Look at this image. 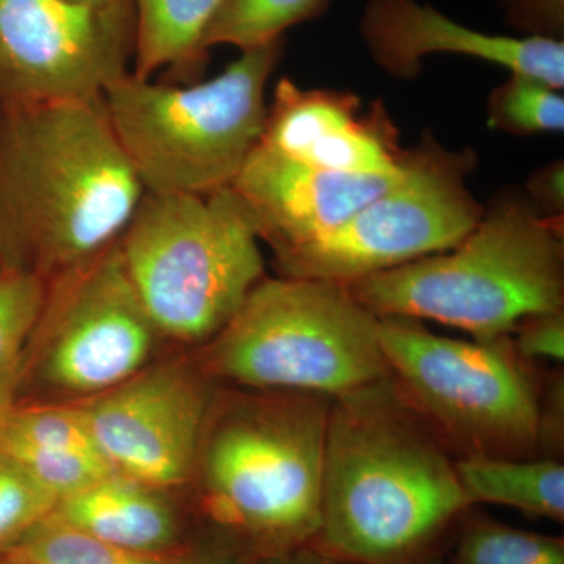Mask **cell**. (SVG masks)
Returning a JSON list of instances; mask_svg holds the SVG:
<instances>
[{
	"instance_id": "cell-15",
	"label": "cell",
	"mask_w": 564,
	"mask_h": 564,
	"mask_svg": "<svg viewBox=\"0 0 564 564\" xmlns=\"http://www.w3.org/2000/svg\"><path fill=\"white\" fill-rule=\"evenodd\" d=\"M359 32L377 65L397 79L417 77L426 55L456 54L533 77L555 90L564 85L563 40L488 35L417 0H369Z\"/></svg>"
},
{
	"instance_id": "cell-21",
	"label": "cell",
	"mask_w": 564,
	"mask_h": 564,
	"mask_svg": "<svg viewBox=\"0 0 564 564\" xmlns=\"http://www.w3.org/2000/svg\"><path fill=\"white\" fill-rule=\"evenodd\" d=\"M332 0H225L204 47L231 44L240 51L284 39L293 25L314 20L328 9Z\"/></svg>"
},
{
	"instance_id": "cell-18",
	"label": "cell",
	"mask_w": 564,
	"mask_h": 564,
	"mask_svg": "<svg viewBox=\"0 0 564 564\" xmlns=\"http://www.w3.org/2000/svg\"><path fill=\"white\" fill-rule=\"evenodd\" d=\"M455 467L470 503L503 505L563 522L564 466L556 459L467 455Z\"/></svg>"
},
{
	"instance_id": "cell-29",
	"label": "cell",
	"mask_w": 564,
	"mask_h": 564,
	"mask_svg": "<svg viewBox=\"0 0 564 564\" xmlns=\"http://www.w3.org/2000/svg\"><path fill=\"white\" fill-rule=\"evenodd\" d=\"M174 564H247L243 556L237 554L229 545L196 552V554H182Z\"/></svg>"
},
{
	"instance_id": "cell-10",
	"label": "cell",
	"mask_w": 564,
	"mask_h": 564,
	"mask_svg": "<svg viewBox=\"0 0 564 564\" xmlns=\"http://www.w3.org/2000/svg\"><path fill=\"white\" fill-rule=\"evenodd\" d=\"M159 339L120 245H111L46 282L18 403L29 395L82 402L109 391L150 366Z\"/></svg>"
},
{
	"instance_id": "cell-6",
	"label": "cell",
	"mask_w": 564,
	"mask_h": 564,
	"mask_svg": "<svg viewBox=\"0 0 564 564\" xmlns=\"http://www.w3.org/2000/svg\"><path fill=\"white\" fill-rule=\"evenodd\" d=\"M118 245L155 329L176 343H210L265 278L261 239L232 187L144 192Z\"/></svg>"
},
{
	"instance_id": "cell-24",
	"label": "cell",
	"mask_w": 564,
	"mask_h": 564,
	"mask_svg": "<svg viewBox=\"0 0 564 564\" xmlns=\"http://www.w3.org/2000/svg\"><path fill=\"white\" fill-rule=\"evenodd\" d=\"M58 500L0 454V554L54 513Z\"/></svg>"
},
{
	"instance_id": "cell-8",
	"label": "cell",
	"mask_w": 564,
	"mask_h": 564,
	"mask_svg": "<svg viewBox=\"0 0 564 564\" xmlns=\"http://www.w3.org/2000/svg\"><path fill=\"white\" fill-rule=\"evenodd\" d=\"M378 340L406 402L469 455L527 458L544 440L540 393L505 339L467 343L378 317Z\"/></svg>"
},
{
	"instance_id": "cell-17",
	"label": "cell",
	"mask_w": 564,
	"mask_h": 564,
	"mask_svg": "<svg viewBox=\"0 0 564 564\" xmlns=\"http://www.w3.org/2000/svg\"><path fill=\"white\" fill-rule=\"evenodd\" d=\"M225 0H133L135 9V76L151 79L165 69L174 79L193 84L209 63L204 39Z\"/></svg>"
},
{
	"instance_id": "cell-3",
	"label": "cell",
	"mask_w": 564,
	"mask_h": 564,
	"mask_svg": "<svg viewBox=\"0 0 564 564\" xmlns=\"http://www.w3.org/2000/svg\"><path fill=\"white\" fill-rule=\"evenodd\" d=\"M562 220L507 192L451 250L344 284L377 317L432 321L505 339L525 318L563 310Z\"/></svg>"
},
{
	"instance_id": "cell-12",
	"label": "cell",
	"mask_w": 564,
	"mask_h": 564,
	"mask_svg": "<svg viewBox=\"0 0 564 564\" xmlns=\"http://www.w3.org/2000/svg\"><path fill=\"white\" fill-rule=\"evenodd\" d=\"M204 375L192 364H150L79 402L115 473L159 491L191 480L212 408Z\"/></svg>"
},
{
	"instance_id": "cell-22",
	"label": "cell",
	"mask_w": 564,
	"mask_h": 564,
	"mask_svg": "<svg viewBox=\"0 0 564 564\" xmlns=\"http://www.w3.org/2000/svg\"><path fill=\"white\" fill-rule=\"evenodd\" d=\"M455 564H564V540L529 532L484 516H463L456 527Z\"/></svg>"
},
{
	"instance_id": "cell-14",
	"label": "cell",
	"mask_w": 564,
	"mask_h": 564,
	"mask_svg": "<svg viewBox=\"0 0 564 564\" xmlns=\"http://www.w3.org/2000/svg\"><path fill=\"white\" fill-rule=\"evenodd\" d=\"M403 170L404 163L393 174L326 172L258 143L232 188L247 204L261 242L269 245L273 254H280L343 226L391 187Z\"/></svg>"
},
{
	"instance_id": "cell-16",
	"label": "cell",
	"mask_w": 564,
	"mask_h": 564,
	"mask_svg": "<svg viewBox=\"0 0 564 564\" xmlns=\"http://www.w3.org/2000/svg\"><path fill=\"white\" fill-rule=\"evenodd\" d=\"M54 516L118 547L144 555H174L181 541L180 516L163 491L110 475L63 499Z\"/></svg>"
},
{
	"instance_id": "cell-30",
	"label": "cell",
	"mask_w": 564,
	"mask_h": 564,
	"mask_svg": "<svg viewBox=\"0 0 564 564\" xmlns=\"http://www.w3.org/2000/svg\"><path fill=\"white\" fill-rule=\"evenodd\" d=\"M68 2L79 3V6L98 7V9H107V7L133 6V0H68Z\"/></svg>"
},
{
	"instance_id": "cell-28",
	"label": "cell",
	"mask_w": 564,
	"mask_h": 564,
	"mask_svg": "<svg viewBox=\"0 0 564 564\" xmlns=\"http://www.w3.org/2000/svg\"><path fill=\"white\" fill-rule=\"evenodd\" d=\"M247 564H345L332 555L325 554L315 545L293 549L282 554L259 556Z\"/></svg>"
},
{
	"instance_id": "cell-25",
	"label": "cell",
	"mask_w": 564,
	"mask_h": 564,
	"mask_svg": "<svg viewBox=\"0 0 564 564\" xmlns=\"http://www.w3.org/2000/svg\"><path fill=\"white\" fill-rule=\"evenodd\" d=\"M518 339L513 343L516 355L527 361L563 362L564 359V313L554 311L533 315L519 323Z\"/></svg>"
},
{
	"instance_id": "cell-19",
	"label": "cell",
	"mask_w": 564,
	"mask_h": 564,
	"mask_svg": "<svg viewBox=\"0 0 564 564\" xmlns=\"http://www.w3.org/2000/svg\"><path fill=\"white\" fill-rule=\"evenodd\" d=\"M46 295V281L0 262V414L18 403L25 352Z\"/></svg>"
},
{
	"instance_id": "cell-26",
	"label": "cell",
	"mask_w": 564,
	"mask_h": 564,
	"mask_svg": "<svg viewBox=\"0 0 564 564\" xmlns=\"http://www.w3.org/2000/svg\"><path fill=\"white\" fill-rule=\"evenodd\" d=\"M505 14L516 31L525 36L562 40L564 0H502Z\"/></svg>"
},
{
	"instance_id": "cell-4",
	"label": "cell",
	"mask_w": 564,
	"mask_h": 564,
	"mask_svg": "<svg viewBox=\"0 0 564 564\" xmlns=\"http://www.w3.org/2000/svg\"><path fill=\"white\" fill-rule=\"evenodd\" d=\"M329 406L328 397L265 392L209 413L198 459L204 499L247 563L317 541Z\"/></svg>"
},
{
	"instance_id": "cell-13",
	"label": "cell",
	"mask_w": 564,
	"mask_h": 564,
	"mask_svg": "<svg viewBox=\"0 0 564 564\" xmlns=\"http://www.w3.org/2000/svg\"><path fill=\"white\" fill-rule=\"evenodd\" d=\"M259 144L315 169L361 176L399 173L408 152L383 104L364 113L351 93L303 90L285 77L274 88Z\"/></svg>"
},
{
	"instance_id": "cell-11",
	"label": "cell",
	"mask_w": 564,
	"mask_h": 564,
	"mask_svg": "<svg viewBox=\"0 0 564 564\" xmlns=\"http://www.w3.org/2000/svg\"><path fill=\"white\" fill-rule=\"evenodd\" d=\"M135 52L133 6L0 0V104L104 96Z\"/></svg>"
},
{
	"instance_id": "cell-23",
	"label": "cell",
	"mask_w": 564,
	"mask_h": 564,
	"mask_svg": "<svg viewBox=\"0 0 564 564\" xmlns=\"http://www.w3.org/2000/svg\"><path fill=\"white\" fill-rule=\"evenodd\" d=\"M488 126L519 137L562 132L563 96L544 82L511 74L489 96Z\"/></svg>"
},
{
	"instance_id": "cell-33",
	"label": "cell",
	"mask_w": 564,
	"mask_h": 564,
	"mask_svg": "<svg viewBox=\"0 0 564 564\" xmlns=\"http://www.w3.org/2000/svg\"><path fill=\"white\" fill-rule=\"evenodd\" d=\"M3 414V413H2ZM2 414H0V421H2Z\"/></svg>"
},
{
	"instance_id": "cell-27",
	"label": "cell",
	"mask_w": 564,
	"mask_h": 564,
	"mask_svg": "<svg viewBox=\"0 0 564 564\" xmlns=\"http://www.w3.org/2000/svg\"><path fill=\"white\" fill-rule=\"evenodd\" d=\"M527 199L541 217L562 220L564 210V163L556 161L530 176Z\"/></svg>"
},
{
	"instance_id": "cell-31",
	"label": "cell",
	"mask_w": 564,
	"mask_h": 564,
	"mask_svg": "<svg viewBox=\"0 0 564 564\" xmlns=\"http://www.w3.org/2000/svg\"><path fill=\"white\" fill-rule=\"evenodd\" d=\"M0 564H28V563L11 562V560L0 558Z\"/></svg>"
},
{
	"instance_id": "cell-20",
	"label": "cell",
	"mask_w": 564,
	"mask_h": 564,
	"mask_svg": "<svg viewBox=\"0 0 564 564\" xmlns=\"http://www.w3.org/2000/svg\"><path fill=\"white\" fill-rule=\"evenodd\" d=\"M0 558L28 564H174L177 556L144 555L118 547L52 513L0 554Z\"/></svg>"
},
{
	"instance_id": "cell-32",
	"label": "cell",
	"mask_w": 564,
	"mask_h": 564,
	"mask_svg": "<svg viewBox=\"0 0 564 564\" xmlns=\"http://www.w3.org/2000/svg\"><path fill=\"white\" fill-rule=\"evenodd\" d=\"M426 564H445L443 560L440 558V556H436V558H433L432 562Z\"/></svg>"
},
{
	"instance_id": "cell-2",
	"label": "cell",
	"mask_w": 564,
	"mask_h": 564,
	"mask_svg": "<svg viewBox=\"0 0 564 564\" xmlns=\"http://www.w3.org/2000/svg\"><path fill=\"white\" fill-rule=\"evenodd\" d=\"M144 192L104 96L0 104V262L47 282L90 261Z\"/></svg>"
},
{
	"instance_id": "cell-1",
	"label": "cell",
	"mask_w": 564,
	"mask_h": 564,
	"mask_svg": "<svg viewBox=\"0 0 564 564\" xmlns=\"http://www.w3.org/2000/svg\"><path fill=\"white\" fill-rule=\"evenodd\" d=\"M392 378L332 400L315 547L345 564H426L473 507L455 462Z\"/></svg>"
},
{
	"instance_id": "cell-7",
	"label": "cell",
	"mask_w": 564,
	"mask_h": 564,
	"mask_svg": "<svg viewBox=\"0 0 564 564\" xmlns=\"http://www.w3.org/2000/svg\"><path fill=\"white\" fill-rule=\"evenodd\" d=\"M206 350L204 373L254 391L333 400L392 378L377 315L337 282L263 278Z\"/></svg>"
},
{
	"instance_id": "cell-5",
	"label": "cell",
	"mask_w": 564,
	"mask_h": 564,
	"mask_svg": "<svg viewBox=\"0 0 564 564\" xmlns=\"http://www.w3.org/2000/svg\"><path fill=\"white\" fill-rule=\"evenodd\" d=\"M284 39L242 51L218 76L155 84L132 70L104 93L144 191L210 195L232 187L265 128L267 84Z\"/></svg>"
},
{
	"instance_id": "cell-9",
	"label": "cell",
	"mask_w": 564,
	"mask_h": 564,
	"mask_svg": "<svg viewBox=\"0 0 564 564\" xmlns=\"http://www.w3.org/2000/svg\"><path fill=\"white\" fill-rule=\"evenodd\" d=\"M473 150H447L433 135L408 150L402 176L322 239L274 254L281 276L347 284L462 242L484 215L466 181Z\"/></svg>"
}]
</instances>
